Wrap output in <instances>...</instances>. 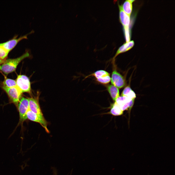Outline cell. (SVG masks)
<instances>
[{
	"mask_svg": "<svg viewBox=\"0 0 175 175\" xmlns=\"http://www.w3.org/2000/svg\"><path fill=\"white\" fill-rule=\"evenodd\" d=\"M30 56L29 52L27 51L18 57L8 59L0 66V70L6 74L12 72L15 70L18 64L22 60Z\"/></svg>",
	"mask_w": 175,
	"mask_h": 175,
	"instance_id": "1",
	"label": "cell"
},
{
	"mask_svg": "<svg viewBox=\"0 0 175 175\" xmlns=\"http://www.w3.org/2000/svg\"><path fill=\"white\" fill-rule=\"evenodd\" d=\"M17 87L22 93H31V84L29 78L24 75H18L16 80Z\"/></svg>",
	"mask_w": 175,
	"mask_h": 175,
	"instance_id": "2",
	"label": "cell"
},
{
	"mask_svg": "<svg viewBox=\"0 0 175 175\" xmlns=\"http://www.w3.org/2000/svg\"><path fill=\"white\" fill-rule=\"evenodd\" d=\"M2 88L7 94L11 102L17 106L22 94L19 89L17 86L11 88L3 87Z\"/></svg>",
	"mask_w": 175,
	"mask_h": 175,
	"instance_id": "3",
	"label": "cell"
},
{
	"mask_svg": "<svg viewBox=\"0 0 175 175\" xmlns=\"http://www.w3.org/2000/svg\"><path fill=\"white\" fill-rule=\"evenodd\" d=\"M40 93L37 91L34 97L27 98L29 103V109L34 113L41 116H43L39 103Z\"/></svg>",
	"mask_w": 175,
	"mask_h": 175,
	"instance_id": "4",
	"label": "cell"
},
{
	"mask_svg": "<svg viewBox=\"0 0 175 175\" xmlns=\"http://www.w3.org/2000/svg\"><path fill=\"white\" fill-rule=\"evenodd\" d=\"M26 119L39 123L49 133V131L47 128V123L43 116L37 115L30 110L28 108L26 114Z\"/></svg>",
	"mask_w": 175,
	"mask_h": 175,
	"instance_id": "5",
	"label": "cell"
},
{
	"mask_svg": "<svg viewBox=\"0 0 175 175\" xmlns=\"http://www.w3.org/2000/svg\"><path fill=\"white\" fill-rule=\"evenodd\" d=\"M17 106L19 113L20 122L22 123L26 119V114L29 108L27 98L21 97Z\"/></svg>",
	"mask_w": 175,
	"mask_h": 175,
	"instance_id": "6",
	"label": "cell"
},
{
	"mask_svg": "<svg viewBox=\"0 0 175 175\" xmlns=\"http://www.w3.org/2000/svg\"><path fill=\"white\" fill-rule=\"evenodd\" d=\"M134 101L126 96H121L116 99L114 104L123 111L129 108L130 109H131L133 105Z\"/></svg>",
	"mask_w": 175,
	"mask_h": 175,
	"instance_id": "7",
	"label": "cell"
},
{
	"mask_svg": "<svg viewBox=\"0 0 175 175\" xmlns=\"http://www.w3.org/2000/svg\"><path fill=\"white\" fill-rule=\"evenodd\" d=\"M34 32V31L33 30L30 33L25 35L18 38H17L16 37H15L13 39L6 42L0 43V45L9 52L15 47L20 41L24 39H27V36L28 35Z\"/></svg>",
	"mask_w": 175,
	"mask_h": 175,
	"instance_id": "8",
	"label": "cell"
},
{
	"mask_svg": "<svg viewBox=\"0 0 175 175\" xmlns=\"http://www.w3.org/2000/svg\"><path fill=\"white\" fill-rule=\"evenodd\" d=\"M111 80L112 85L118 88H121L125 85L124 78L115 70L112 73Z\"/></svg>",
	"mask_w": 175,
	"mask_h": 175,
	"instance_id": "9",
	"label": "cell"
},
{
	"mask_svg": "<svg viewBox=\"0 0 175 175\" xmlns=\"http://www.w3.org/2000/svg\"><path fill=\"white\" fill-rule=\"evenodd\" d=\"M94 75L97 81L102 84L108 83L111 80L110 74L103 70H99L96 71L94 73Z\"/></svg>",
	"mask_w": 175,
	"mask_h": 175,
	"instance_id": "10",
	"label": "cell"
},
{
	"mask_svg": "<svg viewBox=\"0 0 175 175\" xmlns=\"http://www.w3.org/2000/svg\"><path fill=\"white\" fill-rule=\"evenodd\" d=\"M119 9V19L123 27H129L130 23V16L123 10L121 5L118 4Z\"/></svg>",
	"mask_w": 175,
	"mask_h": 175,
	"instance_id": "11",
	"label": "cell"
},
{
	"mask_svg": "<svg viewBox=\"0 0 175 175\" xmlns=\"http://www.w3.org/2000/svg\"><path fill=\"white\" fill-rule=\"evenodd\" d=\"M134 43L133 40L124 43L119 48L113 59H114L119 54L125 52L130 50L134 46Z\"/></svg>",
	"mask_w": 175,
	"mask_h": 175,
	"instance_id": "12",
	"label": "cell"
},
{
	"mask_svg": "<svg viewBox=\"0 0 175 175\" xmlns=\"http://www.w3.org/2000/svg\"><path fill=\"white\" fill-rule=\"evenodd\" d=\"M107 90L113 100L115 101L120 96L118 88L112 85H109Z\"/></svg>",
	"mask_w": 175,
	"mask_h": 175,
	"instance_id": "13",
	"label": "cell"
},
{
	"mask_svg": "<svg viewBox=\"0 0 175 175\" xmlns=\"http://www.w3.org/2000/svg\"><path fill=\"white\" fill-rule=\"evenodd\" d=\"M135 1L133 0H126L121 5L123 11L130 16L132 11V3Z\"/></svg>",
	"mask_w": 175,
	"mask_h": 175,
	"instance_id": "14",
	"label": "cell"
},
{
	"mask_svg": "<svg viewBox=\"0 0 175 175\" xmlns=\"http://www.w3.org/2000/svg\"><path fill=\"white\" fill-rule=\"evenodd\" d=\"M121 96H126L134 100L136 97L135 93L129 86L124 88L122 93Z\"/></svg>",
	"mask_w": 175,
	"mask_h": 175,
	"instance_id": "15",
	"label": "cell"
},
{
	"mask_svg": "<svg viewBox=\"0 0 175 175\" xmlns=\"http://www.w3.org/2000/svg\"><path fill=\"white\" fill-rule=\"evenodd\" d=\"M123 112L117 105L114 103L112 105L109 114L114 116H119L123 114Z\"/></svg>",
	"mask_w": 175,
	"mask_h": 175,
	"instance_id": "16",
	"label": "cell"
},
{
	"mask_svg": "<svg viewBox=\"0 0 175 175\" xmlns=\"http://www.w3.org/2000/svg\"><path fill=\"white\" fill-rule=\"evenodd\" d=\"M2 87L6 88H11L17 86L16 80L13 79L6 78L2 83Z\"/></svg>",
	"mask_w": 175,
	"mask_h": 175,
	"instance_id": "17",
	"label": "cell"
},
{
	"mask_svg": "<svg viewBox=\"0 0 175 175\" xmlns=\"http://www.w3.org/2000/svg\"><path fill=\"white\" fill-rule=\"evenodd\" d=\"M9 52L0 45V60L5 59L7 57Z\"/></svg>",
	"mask_w": 175,
	"mask_h": 175,
	"instance_id": "18",
	"label": "cell"
},
{
	"mask_svg": "<svg viewBox=\"0 0 175 175\" xmlns=\"http://www.w3.org/2000/svg\"><path fill=\"white\" fill-rule=\"evenodd\" d=\"M123 28L126 42H128L131 41V35L129 27H123Z\"/></svg>",
	"mask_w": 175,
	"mask_h": 175,
	"instance_id": "19",
	"label": "cell"
},
{
	"mask_svg": "<svg viewBox=\"0 0 175 175\" xmlns=\"http://www.w3.org/2000/svg\"><path fill=\"white\" fill-rule=\"evenodd\" d=\"M1 61L0 60V62H1Z\"/></svg>",
	"mask_w": 175,
	"mask_h": 175,
	"instance_id": "20",
	"label": "cell"
}]
</instances>
